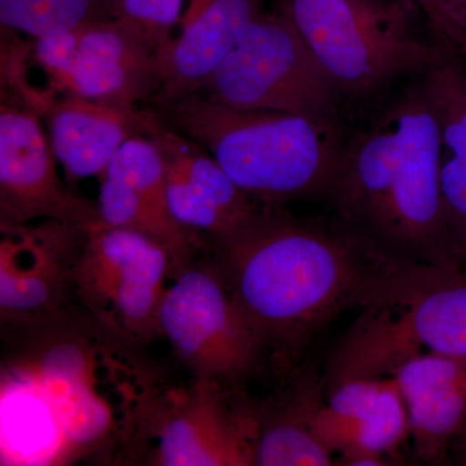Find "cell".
<instances>
[{"instance_id": "cell-1", "label": "cell", "mask_w": 466, "mask_h": 466, "mask_svg": "<svg viewBox=\"0 0 466 466\" xmlns=\"http://www.w3.org/2000/svg\"><path fill=\"white\" fill-rule=\"evenodd\" d=\"M161 376L76 306L3 327L0 465H124Z\"/></svg>"}, {"instance_id": "cell-2", "label": "cell", "mask_w": 466, "mask_h": 466, "mask_svg": "<svg viewBox=\"0 0 466 466\" xmlns=\"http://www.w3.org/2000/svg\"><path fill=\"white\" fill-rule=\"evenodd\" d=\"M267 359L283 372L319 332L350 309L395 299L425 268L398 265L342 228L263 208L238 232L205 245Z\"/></svg>"}, {"instance_id": "cell-3", "label": "cell", "mask_w": 466, "mask_h": 466, "mask_svg": "<svg viewBox=\"0 0 466 466\" xmlns=\"http://www.w3.org/2000/svg\"><path fill=\"white\" fill-rule=\"evenodd\" d=\"M426 70L361 106L323 200L334 222L392 262L460 268L444 226L440 116Z\"/></svg>"}, {"instance_id": "cell-4", "label": "cell", "mask_w": 466, "mask_h": 466, "mask_svg": "<svg viewBox=\"0 0 466 466\" xmlns=\"http://www.w3.org/2000/svg\"><path fill=\"white\" fill-rule=\"evenodd\" d=\"M148 108L162 124L204 147L242 191L266 208L323 198L349 128L345 116L240 110L200 94Z\"/></svg>"}, {"instance_id": "cell-5", "label": "cell", "mask_w": 466, "mask_h": 466, "mask_svg": "<svg viewBox=\"0 0 466 466\" xmlns=\"http://www.w3.org/2000/svg\"><path fill=\"white\" fill-rule=\"evenodd\" d=\"M278 9L357 109L424 73L443 50L400 0H280Z\"/></svg>"}, {"instance_id": "cell-6", "label": "cell", "mask_w": 466, "mask_h": 466, "mask_svg": "<svg viewBox=\"0 0 466 466\" xmlns=\"http://www.w3.org/2000/svg\"><path fill=\"white\" fill-rule=\"evenodd\" d=\"M424 354L466 358V268H428L395 299L361 309L328 359L323 388L390 377Z\"/></svg>"}, {"instance_id": "cell-7", "label": "cell", "mask_w": 466, "mask_h": 466, "mask_svg": "<svg viewBox=\"0 0 466 466\" xmlns=\"http://www.w3.org/2000/svg\"><path fill=\"white\" fill-rule=\"evenodd\" d=\"M196 94L240 110L345 116L349 109L299 29L279 9L251 21Z\"/></svg>"}, {"instance_id": "cell-8", "label": "cell", "mask_w": 466, "mask_h": 466, "mask_svg": "<svg viewBox=\"0 0 466 466\" xmlns=\"http://www.w3.org/2000/svg\"><path fill=\"white\" fill-rule=\"evenodd\" d=\"M204 253L168 280L159 334L191 376L238 390L268 359L225 272Z\"/></svg>"}, {"instance_id": "cell-9", "label": "cell", "mask_w": 466, "mask_h": 466, "mask_svg": "<svg viewBox=\"0 0 466 466\" xmlns=\"http://www.w3.org/2000/svg\"><path fill=\"white\" fill-rule=\"evenodd\" d=\"M238 392L193 376L174 386L161 376L124 465L253 466L256 410Z\"/></svg>"}, {"instance_id": "cell-10", "label": "cell", "mask_w": 466, "mask_h": 466, "mask_svg": "<svg viewBox=\"0 0 466 466\" xmlns=\"http://www.w3.org/2000/svg\"><path fill=\"white\" fill-rule=\"evenodd\" d=\"M173 272L168 251L148 236L88 227L75 278V303L101 324L146 346L161 337L159 308Z\"/></svg>"}, {"instance_id": "cell-11", "label": "cell", "mask_w": 466, "mask_h": 466, "mask_svg": "<svg viewBox=\"0 0 466 466\" xmlns=\"http://www.w3.org/2000/svg\"><path fill=\"white\" fill-rule=\"evenodd\" d=\"M42 119L25 101L0 91V228L45 219L99 225L97 202L70 192L58 177Z\"/></svg>"}, {"instance_id": "cell-12", "label": "cell", "mask_w": 466, "mask_h": 466, "mask_svg": "<svg viewBox=\"0 0 466 466\" xmlns=\"http://www.w3.org/2000/svg\"><path fill=\"white\" fill-rule=\"evenodd\" d=\"M88 227L56 219L0 228V325L75 308L76 269Z\"/></svg>"}, {"instance_id": "cell-13", "label": "cell", "mask_w": 466, "mask_h": 466, "mask_svg": "<svg viewBox=\"0 0 466 466\" xmlns=\"http://www.w3.org/2000/svg\"><path fill=\"white\" fill-rule=\"evenodd\" d=\"M146 108L147 137L164 156L168 207L180 226L207 245L238 232L266 208L242 191L204 147L167 127Z\"/></svg>"}, {"instance_id": "cell-14", "label": "cell", "mask_w": 466, "mask_h": 466, "mask_svg": "<svg viewBox=\"0 0 466 466\" xmlns=\"http://www.w3.org/2000/svg\"><path fill=\"white\" fill-rule=\"evenodd\" d=\"M317 401L311 428L342 465H383L410 435L406 403L392 377L357 379L325 391Z\"/></svg>"}, {"instance_id": "cell-15", "label": "cell", "mask_w": 466, "mask_h": 466, "mask_svg": "<svg viewBox=\"0 0 466 466\" xmlns=\"http://www.w3.org/2000/svg\"><path fill=\"white\" fill-rule=\"evenodd\" d=\"M158 87L157 55L142 30L116 18L78 27V52L66 94L137 110Z\"/></svg>"}, {"instance_id": "cell-16", "label": "cell", "mask_w": 466, "mask_h": 466, "mask_svg": "<svg viewBox=\"0 0 466 466\" xmlns=\"http://www.w3.org/2000/svg\"><path fill=\"white\" fill-rule=\"evenodd\" d=\"M265 0H188L179 33L157 56L159 87L146 106L201 90Z\"/></svg>"}, {"instance_id": "cell-17", "label": "cell", "mask_w": 466, "mask_h": 466, "mask_svg": "<svg viewBox=\"0 0 466 466\" xmlns=\"http://www.w3.org/2000/svg\"><path fill=\"white\" fill-rule=\"evenodd\" d=\"M52 152L72 179L103 177L116 150L147 137L148 110H122L72 94L58 95L46 109Z\"/></svg>"}, {"instance_id": "cell-18", "label": "cell", "mask_w": 466, "mask_h": 466, "mask_svg": "<svg viewBox=\"0 0 466 466\" xmlns=\"http://www.w3.org/2000/svg\"><path fill=\"white\" fill-rule=\"evenodd\" d=\"M416 453L437 461L466 424V358L424 354L392 372Z\"/></svg>"}, {"instance_id": "cell-19", "label": "cell", "mask_w": 466, "mask_h": 466, "mask_svg": "<svg viewBox=\"0 0 466 466\" xmlns=\"http://www.w3.org/2000/svg\"><path fill=\"white\" fill-rule=\"evenodd\" d=\"M426 76L440 116L444 226L455 262L466 268V58L443 48Z\"/></svg>"}, {"instance_id": "cell-20", "label": "cell", "mask_w": 466, "mask_h": 466, "mask_svg": "<svg viewBox=\"0 0 466 466\" xmlns=\"http://www.w3.org/2000/svg\"><path fill=\"white\" fill-rule=\"evenodd\" d=\"M317 389L294 390L256 410L253 466L333 465L311 428Z\"/></svg>"}, {"instance_id": "cell-21", "label": "cell", "mask_w": 466, "mask_h": 466, "mask_svg": "<svg viewBox=\"0 0 466 466\" xmlns=\"http://www.w3.org/2000/svg\"><path fill=\"white\" fill-rule=\"evenodd\" d=\"M96 202L103 225L142 233L161 244L173 262L171 276L198 258L204 250V242L198 235L162 219L134 188L121 180L101 177Z\"/></svg>"}, {"instance_id": "cell-22", "label": "cell", "mask_w": 466, "mask_h": 466, "mask_svg": "<svg viewBox=\"0 0 466 466\" xmlns=\"http://www.w3.org/2000/svg\"><path fill=\"white\" fill-rule=\"evenodd\" d=\"M106 20L109 0H0V26L33 38Z\"/></svg>"}, {"instance_id": "cell-23", "label": "cell", "mask_w": 466, "mask_h": 466, "mask_svg": "<svg viewBox=\"0 0 466 466\" xmlns=\"http://www.w3.org/2000/svg\"><path fill=\"white\" fill-rule=\"evenodd\" d=\"M188 0H109L110 15L142 30L156 55L174 38Z\"/></svg>"}, {"instance_id": "cell-24", "label": "cell", "mask_w": 466, "mask_h": 466, "mask_svg": "<svg viewBox=\"0 0 466 466\" xmlns=\"http://www.w3.org/2000/svg\"><path fill=\"white\" fill-rule=\"evenodd\" d=\"M78 52V27L34 38L30 57L48 76V87L58 95L66 94L67 78Z\"/></svg>"}, {"instance_id": "cell-25", "label": "cell", "mask_w": 466, "mask_h": 466, "mask_svg": "<svg viewBox=\"0 0 466 466\" xmlns=\"http://www.w3.org/2000/svg\"><path fill=\"white\" fill-rule=\"evenodd\" d=\"M446 50L466 58V0H410Z\"/></svg>"}, {"instance_id": "cell-26", "label": "cell", "mask_w": 466, "mask_h": 466, "mask_svg": "<svg viewBox=\"0 0 466 466\" xmlns=\"http://www.w3.org/2000/svg\"><path fill=\"white\" fill-rule=\"evenodd\" d=\"M462 431H466V424H465L464 428H462ZM462 450H464L465 460H466V435H465V443H464V447H462Z\"/></svg>"}]
</instances>
